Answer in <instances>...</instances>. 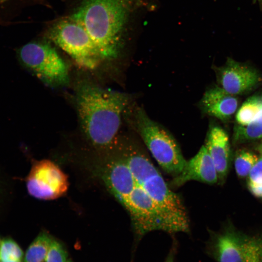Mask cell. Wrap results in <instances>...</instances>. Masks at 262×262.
I'll list each match as a JSON object with an SVG mask.
<instances>
[{
	"mask_svg": "<svg viewBox=\"0 0 262 262\" xmlns=\"http://www.w3.org/2000/svg\"><path fill=\"white\" fill-rule=\"evenodd\" d=\"M191 180H196L209 184L218 182L214 164L204 145L197 153L186 162L181 172L174 177L171 186L178 187Z\"/></svg>",
	"mask_w": 262,
	"mask_h": 262,
	"instance_id": "12",
	"label": "cell"
},
{
	"mask_svg": "<svg viewBox=\"0 0 262 262\" xmlns=\"http://www.w3.org/2000/svg\"><path fill=\"white\" fill-rule=\"evenodd\" d=\"M67 254L62 245L53 239L48 252L45 262H67Z\"/></svg>",
	"mask_w": 262,
	"mask_h": 262,
	"instance_id": "19",
	"label": "cell"
},
{
	"mask_svg": "<svg viewBox=\"0 0 262 262\" xmlns=\"http://www.w3.org/2000/svg\"><path fill=\"white\" fill-rule=\"evenodd\" d=\"M259 157L246 149L238 150L234 158V167L237 176L241 178L247 177Z\"/></svg>",
	"mask_w": 262,
	"mask_h": 262,
	"instance_id": "16",
	"label": "cell"
},
{
	"mask_svg": "<svg viewBox=\"0 0 262 262\" xmlns=\"http://www.w3.org/2000/svg\"><path fill=\"white\" fill-rule=\"evenodd\" d=\"M53 239L47 233H40L27 249L23 262H44Z\"/></svg>",
	"mask_w": 262,
	"mask_h": 262,
	"instance_id": "15",
	"label": "cell"
},
{
	"mask_svg": "<svg viewBox=\"0 0 262 262\" xmlns=\"http://www.w3.org/2000/svg\"><path fill=\"white\" fill-rule=\"evenodd\" d=\"M129 102L125 93L88 82L78 85L75 102L79 120L85 137L96 151L106 149L115 141Z\"/></svg>",
	"mask_w": 262,
	"mask_h": 262,
	"instance_id": "2",
	"label": "cell"
},
{
	"mask_svg": "<svg viewBox=\"0 0 262 262\" xmlns=\"http://www.w3.org/2000/svg\"><path fill=\"white\" fill-rule=\"evenodd\" d=\"M258 241L259 246L260 261L262 262V238L258 239Z\"/></svg>",
	"mask_w": 262,
	"mask_h": 262,
	"instance_id": "20",
	"label": "cell"
},
{
	"mask_svg": "<svg viewBox=\"0 0 262 262\" xmlns=\"http://www.w3.org/2000/svg\"><path fill=\"white\" fill-rule=\"evenodd\" d=\"M210 249L217 262H261L258 239L231 229L215 236Z\"/></svg>",
	"mask_w": 262,
	"mask_h": 262,
	"instance_id": "9",
	"label": "cell"
},
{
	"mask_svg": "<svg viewBox=\"0 0 262 262\" xmlns=\"http://www.w3.org/2000/svg\"><path fill=\"white\" fill-rule=\"evenodd\" d=\"M46 36L83 68L95 69L102 61L85 28L69 17L53 23L47 30Z\"/></svg>",
	"mask_w": 262,
	"mask_h": 262,
	"instance_id": "6",
	"label": "cell"
},
{
	"mask_svg": "<svg viewBox=\"0 0 262 262\" xmlns=\"http://www.w3.org/2000/svg\"><path fill=\"white\" fill-rule=\"evenodd\" d=\"M6 262H22V261H21V260H12V261Z\"/></svg>",
	"mask_w": 262,
	"mask_h": 262,
	"instance_id": "24",
	"label": "cell"
},
{
	"mask_svg": "<svg viewBox=\"0 0 262 262\" xmlns=\"http://www.w3.org/2000/svg\"><path fill=\"white\" fill-rule=\"evenodd\" d=\"M29 194L41 200H52L68 189L67 176L54 162L44 159L34 163L26 178Z\"/></svg>",
	"mask_w": 262,
	"mask_h": 262,
	"instance_id": "8",
	"label": "cell"
},
{
	"mask_svg": "<svg viewBox=\"0 0 262 262\" xmlns=\"http://www.w3.org/2000/svg\"><path fill=\"white\" fill-rule=\"evenodd\" d=\"M114 144L134 182L180 226L183 232L188 233L189 221L181 198L170 189L147 153L132 142L115 141Z\"/></svg>",
	"mask_w": 262,
	"mask_h": 262,
	"instance_id": "4",
	"label": "cell"
},
{
	"mask_svg": "<svg viewBox=\"0 0 262 262\" xmlns=\"http://www.w3.org/2000/svg\"><path fill=\"white\" fill-rule=\"evenodd\" d=\"M247 177L248 188L254 196L262 197V157L259 158Z\"/></svg>",
	"mask_w": 262,
	"mask_h": 262,
	"instance_id": "18",
	"label": "cell"
},
{
	"mask_svg": "<svg viewBox=\"0 0 262 262\" xmlns=\"http://www.w3.org/2000/svg\"><path fill=\"white\" fill-rule=\"evenodd\" d=\"M204 146L215 166L218 182H223L230 165V148L228 135L221 127L212 125L208 131Z\"/></svg>",
	"mask_w": 262,
	"mask_h": 262,
	"instance_id": "13",
	"label": "cell"
},
{
	"mask_svg": "<svg viewBox=\"0 0 262 262\" xmlns=\"http://www.w3.org/2000/svg\"><path fill=\"white\" fill-rule=\"evenodd\" d=\"M254 3L257 2L259 4V5L262 10V0H253Z\"/></svg>",
	"mask_w": 262,
	"mask_h": 262,
	"instance_id": "23",
	"label": "cell"
},
{
	"mask_svg": "<svg viewBox=\"0 0 262 262\" xmlns=\"http://www.w3.org/2000/svg\"><path fill=\"white\" fill-rule=\"evenodd\" d=\"M174 252H171L167 257L164 262H174Z\"/></svg>",
	"mask_w": 262,
	"mask_h": 262,
	"instance_id": "21",
	"label": "cell"
},
{
	"mask_svg": "<svg viewBox=\"0 0 262 262\" xmlns=\"http://www.w3.org/2000/svg\"><path fill=\"white\" fill-rule=\"evenodd\" d=\"M139 0H82L68 16L81 24L103 60L117 57Z\"/></svg>",
	"mask_w": 262,
	"mask_h": 262,
	"instance_id": "3",
	"label": "cell"
},
{
	"mask_svg": "<svg viewBox=\"0 0 262 262\" xmlns=\"http://www.w3.org/2000/svg\"><path fill=\"white\" fill-rule=\"evenodd\" d=\"M233 142L241 144L262 138V95L253 96L246 100L235 116Z\"/></svg>",
	"mask_w": 262,
	"mask_h": 262,
	"instance_id": "10",
	"label": "cell"
},
{
	"mask_svg": "<svg viewBox=\"0 0 262 262\" xmlns=\"http://www.w3.org/2000/svg\"><path fill=\"white\" fill-rule=\"evenodd\" d=\"M85 163L93 175L127 211L137 239L154 230L183 232L180 226L134 182L114 144L96 151Z\"/></svg>",
	"mask_w": 262,
	"mask_h": 262,
	"instance_id": "1",
	"label": "cell"
},
{
	"mask_svg": "<svg viewBox=\"0 0 262 262\" xmlns=\"http://www.w3.org/2000/svg\"><path fill=\"white\" fill-rule=\"evenodd\" d=\"M218 79L220 87L235 96L251 91L262 81L256 70L232 58L219 68Z\"/></svg>",
	"mask_w": 262,
	"mask_h": 262,
	"instance_id": "11",
	"label": "cell"
},
{
	"mask_svg": "<svg viewBox=\"0 0 262 262\" xmlns=\"http://www.w3.org/2000/svg\"><path fill=\"white\" fill-rule=\"evenodd\" d=\"M67 262H72L71 261H70V260H68Z\"/></svg>",
	"mask_w": 262,
	"mask_h": 262,
	"instance_id": "25",
	"label": "cell"
},
{
	"mask_svg": "<svg viewBox=\"0 0 262 262\" xmlns=\"http://www.w3.org/2000/svg\"><path fill=\"white\" fill-rule=\"evenodd\" d=\"M200 105L205 114L225 121L229 119L236 112L238 102L235 96L220 86H215L205 92Z\"/></svg>",
	"mask_w": 262,
	"mask_h": 262,
	"instance_id": "14",
	"label": "cell"
},
{
	"mask_svg": "<svg viewBox=\"0 0 262 262\" xmlns=\"http://www.w3.org/2000/svg\"><path fill=\"white\" fill-rule=\"evenodd\" d=\"M17 54L22 64L45 84L56 87L68 83V66L49 43L29 42L18 50Z\"/></svg>",
	"mask_w": 262,
	"mask_h": 262,
	"instance_id": "7",
	"label": "cell"
},
{
	"mask_svg": "<svg viewBox=\"0 0 262 262\" xmlns=\"http://www.w3.org/2000/svg\"><path fill=\"white\" fill-rule=\"evenodd\" d=\"M135 128L152 157L162 169L175 177L182 170L186 160L175 138L165 129L138 108Z\"/></svg>",
	"mask_w": 262,
	"mask_h": 262,
	"instance_id": "5",
	"label": "cell"
},
{
	"mask_svg": "<svg viewBox=\"0 0 262 262\" xmlns=\"http://www.w3.org/2000/svg\"><path fill=\"white\" fill-rule=\"evenodd\" d=\"M23 256L22 250L14 240L0 236V262L22 261Z\"/></svg>",
	"mask_w": 262,
	"mask_h": 262,
	"instance_id": "17",
	"label": "cell"
},
{
	"mask_svg": "<svg viewBox=\"0 0 262 262\" xmlns=\"http://www.w3.org/2000/svg\"><path fill=\"white\" fill-rule=\"evenodd\" d=\"M261 140L257 147V150L260 154V156L262 157V138Z\"/></svg>",
	"mask_w": 262,
	"mask_h": 262,
	"instance_id": "22",
	"label": "cell"
}]
</instances>
